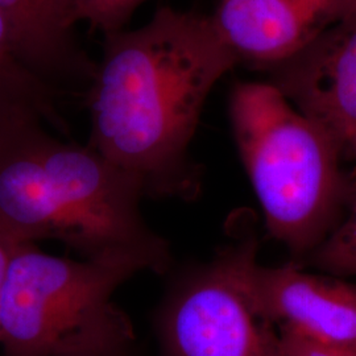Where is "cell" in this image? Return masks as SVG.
<instances>
[{
    "mask_svg": "<svg viewBox=\"0 0 356 356\" xmlns=\"http://www.w3.org/2000/svg\"><path fill=\"white\" fill-rule=\"evenodd\" d=\"M238 65L211 16L164 6L138 29L103 35L88 90L89 145L136 178L145 197L189 200V147L216 82Z\"/></svg>",
    "mask_w": 356,
    "mask_h": 356,
    "instance_id": "6da1fadb",
    "label": "cell"
},
{
    "mask_svg": "<svg viewBox=\"0 0 356 356\" xmlns=\"http://www.w3.org/2000/svg\"><path fill=\"white\" fill-rule=\"evenodd\" d=\"M140 182L90 145L29 115L0 118V227L16 242L58 241L82 259L135 257L165 273V239L141 216Z\"/></svg>",
    "mask_w": 356,
    "mask_h": 356,
    "instance_id": "7a4b0ae2",
    "label": "cell"
},
{
    "mask_svg": "<svg viewBox=\"0 0 356 356\" xmlns=\"http://www.w3.org/2000/svg\"><path fill=\"white\" fill-rule=\"evenodd\" d=\"M229 120L268 232L300 266L341 223L346 152L269 82H238Z\"/></svg>",
    "mask_w": 356,
    "mask_h": 356,
    "instance_id": "3957f363",
    "label": "cell"
},
{
    "mask_svg": "<svg viewBox=\"0 0 356 356\" xmlns=\"http://www.w3.org/2000/svg\"><path fill=\"white\" fill-rule=\"evenodd\" d=\"M145 270L135 257L72 260L17 243L1 298V356H61L136 342L113 296Z\"/></svg>",
    "mask_w": 356,
    "mask_h": 356,
    "instance_id": "277c9868",
    "label": "cell"
},
{
    "mask_svg": "<svg viewBox=\"0 0 356 356\" xmlns=\"http://www.w3.org/2000/svg\"><path fill=\"white\" fill-rule=\"evenodd\" d=\"M153 321L160 356H282L277 326L254 312L218 257L176 281Z\"/></svg>",
    "mask_w": 356,
    "mask_h": 356,
    "instance_id": "5b68a950",
    "label": "cell"
},
{
    "mask_svg": "<svg viewBox=\"0 0 356 356\" xmlns=\"http://www.w3.org/2000/svg\"><path fill=\"white\" fill-rule=\"evenodd\" d=\"M252 236L229 245L218 260L248 304L277 327L356 351V284L304 272L296 264L266 267Z\"/></svg>",
    "mask_w": 356,
    "mask_h": 356,
    "instance_id": "8992f818",
    "label": "cell"
},
{
    "mask_svg": "<svg viewBox=\"0 0 356 356\" xmlns=\"http://www.w3.org/2000/svg\"><path fill=\"white\" fill-rule=\"evenodd\" d=\"M266 73L301 114L351 153L356 141V8Z\"/></svg>",
    "mask_w": 356,
    "mask_h": 356,
    "instance_id": "52a82bcc",
    "label": "cell"
},
{
    "mask_svg": "<svg viewBox=\"0 0 356 356\" xmlns=\"http://www.w3.org/2000/svg\"><path fill=\"white\" fill-rule=\"evenodd\" d=\"M355 8L356 0H218L210 16L238 65L266 73Z\"/></svg>",
    "mask_w": 356,
    "mask_h": 356,
    "instance_id": "ba28073f",
    "label": "cell"
},
{
    "mask_svg": "<svg viewBox=\"0 0 356 356\" xmlns=\"http://www.w3.org/2000/svg\"><path fill=\"white\" fill-rule=\"evenodd\" d=\"M0 13L33 74L56 90L89 86L97 64L76 41L73 0H0Z\"/></svg>",
    "mask_w": 356,
    "mask_h": 356,
    "instance_id": "9c48e42d",
    "label": "cell"
},
{
    "mask_svg": "<svg viewBox=\"0 0 356 356\" xmlns=\"http://www.w3.org/2000/svg\"><path fill=\"white\" fill-rule=\"evenodd\" d=\"M58 90L33 74L22 61L13 33L0 13V118L29 115L66 132L57 108Z\"/></svg>",
    "mask_w": 356,
    "mask_h": 356,
    "instance_id": "30bf717a",
    "label": "cell"
},
{
    "mask_svg": "<svg viewBox=\"0 0 356 356\" xmlns=\"http://www.w3.org/2000/svg\"><path fill=\"white\" fill-rule=\"evenodd\" d=\"M356 157V141L351 148ZM313 266L330 276L356 277V197L351 211L342 223L298 266Z\"/></svg>",
    "mask_w": 356,
    "mask_h": 356,
    "instance_id": "8fae6325",
    "label": "cell"
},
{
    "mask_svg": "<svg viewBox=\"0 0 356 356\" xmlns=\"http://www.w3.org/2000/svg\"><path fill=\"white\" fill-rule=\"evenodd\" d=\"M148 0H73L76 23L85 22L103 35L126 29L135 11Z\"/></svg>",
    "mask_w": 356,
    "mask_h": 356,
    "instance_id": "7c38bea8",
    "label": "cell"
},
{
    "mask_svg": "<svg viewBox=\"0 0 356 356\" xmlns=\"http://www.w3.org/2000/svg\"><path fill=\"white\" fill-rule=\"evenodd\" d=\"M277 329L282 356H356L355 350L322 343L285 327Z\"/></svg>",
    "mask_w": 356,
    "mask_h": 356,
    "instance_id": "4fadbf2b",
    "label": "cell"
},
{
    "mask_svg": "<svg viewBox=\"0 0 356 356\" xmlns=\"http://www.w3.org/2000/svg\"><path fill=\"white\" fill-rule=\"evenodd\" d=\"M17 243L13 236L0 227V309H1V298L4 284L7 279V272L13 259V251L17 245Z\"/></svg>",
    "mask_w": 356,
    "mask_h": 356,
    "instance_id": "5bb4252c",
    "label": "cell"
},
{
    "mask_svg": "<svg viewBox=\"0 0 356 356\" xmlns=\"http://www.w3.org/2000/svg\"><path fill=\"white\" fill-rule=\"evenodd\" d=\"M61 356H139L136 342L116 346L110 348H102V350H92V351H82L76 354H67Z\"/></svg>",
    "mask_w": 356,
    "mask_h": 356,
    "instance_id": "9a60e30c",
    "label": "cell"
}]
</instances>
